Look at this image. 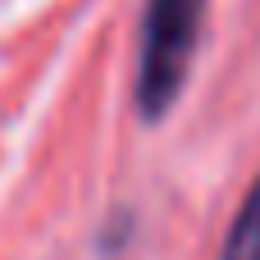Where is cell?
<instances>
[{
  "label": "cell",
  "mask_w": 260,
  "mask_h": 260,
  "mask_svg": "<svg viewBox=\"0 0 260 260\" xmlns=\"http://www.w3.org/2000/svg\"><path fill=\"white\" fill-rule=\"evenodd\" d=\"M206 0H151L142 27V59H137V105L146 119H160L192 69L197 37H201Z\"/></svg>",
  "instance_id": "obj_1"
},
{
  "label": "cell",
  "mask_w": 260,
  "mask_h": 260,
  "mask_svg": "<svg viewBox=\"0 0 260 260\" xmlns=\"http://www.w3.org/2000/svg\"><path fill=\"white\" fill-rule=\"evenodd\" d=\"M219 260H260V178L251 183L229 238H224V256Z\"/></svg>",
  "instance_id": "obj_2"
}]
</instances>
